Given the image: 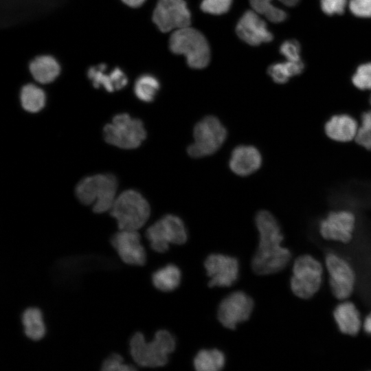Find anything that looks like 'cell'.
I'll use <instances>...</instances> for the list:
<instances>
[{"label": "cell", "mask_w": 371, "mask_h": 371, "mask_svg": "<svg viewBox=\"0 0 371 371\" xmlns=\"http://www.w3.org/2000/svg\"><path fill=\"white\" fill-rule=\"evenodd\" d=\"M255 223L259 243L251 261L253 271L260 276L282 271L289 263L291 253L282 246L284 236L278 221L271 212L261 210L256 214Z\"/></svg>", "instance_id": "cell-1"}, {"label": "cell", "mask_w": 371, "mask_h": 371, "mask_svg": "<svg viewBox=\"0 0 371 371\" xmlns=\"http://www.w3.org/2000/svg\"><path fill=\"white\" fill-rule=\"evenodd\" d=\"M175 346V337L164 329L157 331L150 341L147 342L144 335L139 332L135 333L129 341L132 359L137 366L144 368L165 366Z\"/></svg>", "instance_id": "cell-2"}, {"label": "cell", "mask_w": 371, "mask_h": 371, "mask_svg": "<svg viewBox=\"0 0 371 371\" xmlns=\"http://www.w3.org/2000/svg\"><path fill=\"white\" fill-rule=\"evenodd\" d=\"M117 181L112 174H99L82 179L76 186L79 201L91 205L95 213L109 211L116 199Z\"/></svg>", "instance_id": "cell-3"}, {"label": "cell", "mask_w": 371, "mask_h": 371, "mask_svg": "<svg viewBox=\"0 0 371 371\" xmlns=\"http://www.w3.org/2000/svg\"><path fill=\"white\" fill-rule=\"evenodd\" d=\"M109 212L120 230L137 231L147 222L150 210L148 201L139 192L128 190L116 197Z\"/></svg>", "instance_id": "cell-4"}, {"label": "cell", "mask_w": 371, "mask_h": 371, "mask_svg": "<svg viewBox=\"0 0 371 371\" xmlns=\"http://www.w3.org/2000/svg\"><path fill=\"white\" fill-rule=\"evenodd\" d=\"M170 49L182 54L188 66L193 69L205 67L210 58V51L204 35L190 26L175 30L169 40Z\"/></svg>", "instance_id": "cell-5"}, {"label": "cell", "mask_w": 371, "mask_h": 371, "mask_svg": "<svg viewBox=\"0 0 371 371\" xmlns=\"http://www.w3.org/2000/svg\"><path fill=\"white\" fill-rule=\"evenodd\" d=\"M322 276L323 267L319 260L311 255L300 256L293 265L292 292L301 299L311 298L320 289Z\"/></svg>", "instance_id": "cell-6"}, {"label": "cell", "mask_w": 371, "mask_h": 371, "mask_svg": "<svg viewBox=\"0 0 371 371\" xmlns=\"http://www.w3.org/2000/svg\"><path fill=\"white\" fill-rule=\"evenodd\" d=\"M104 140L109 144L124 149H133L141 145L146 137L143 122L127 113L117 114L103 129Z\"/></svg>", "instance_id": "cell-7"}, {"label": "cell", "mask_w": 371, "mask_h": 371, "mask_svg": "<svg viewBox=\"0 0 371 371\" xmlns=\"http://www.w3.org/2000/svg\"><path fill=\"white\" fill-rule=\"evenodd\" d=\"M194 142L187 149L193 158L206 157L216 152L225 141L227 130L220 120L207 115L201 120L194 128Z\"/></svg>", "instance_id": "cell-8"}, {"label": "cell", "mask_w": 371, "mask_h": 371, "mask_svg": "<svg viewBox=\"0 0 371 371\" xmlns=\"http://www.w3.org/2000/svg\"><path fill=\"white\" fill-rule=\"evenodd\" d=\"M146 236L153 250L164 253L169 249L170 244H184L188 239V232L179 216L167 214L147 229Z\"/></svg>", "instance_id": "cell-9"}, {"label": "cell", "mask_w": 371, "mask_h": 371, "mask_svg": "<svg viewBox=\"0 0 371 371\" xmlns=\"http://www.w3.org/2000/svg\"><path fill=\"white\" fill-rule=\"evenodd\" d=\"M325 264L333 295L341 300L349 297L355 284V273L351 265L344 258L332 252L326 256Z\"/></svg>", "instance_id": "cell-10"}, {"label": "cell", "mask_w": 371, "mask_h": 371, "mask_svg": "<svg viewBox=\"0 0 371 371\" xmlns=\"http://www.w3.org/2000/svg\"><path fill=\"white\" fill-rule=\"evenodd\" d=\"M153 21L162 32L190 26L191 16L184 0H159Z\"/></svg>", "instance_id": "cell-11"}, {"label": "cell", "mask_w": 371, "mask_h": 371, "mask_svg": "<svg viewBox=\"0 0 371 371\" xmlns=\"http://www.w3.org/2000/svg\"><path fill=\"white\" fill-rule=\"evenodd\" d=\"M253 308L254 301L251 297L243 291H234L221 302L217 317L224 327L233 330L237 324L249 318Z\"/></svg>", "instance_id": "cell-12"}, {"label": "cell", "mask_w": 371, "mask_h": 371, "mask_svg": "<svg viewBox=\"0 0 371 371\" xmlns=\"http://www.w3.org/2000/svg\"><path fill=\"white\" fill-rule=\"evenodd\" d=\"M355 223L356 218L352 212L334 211L320 221L319 232L324 239L348 243L352 240Z\"/></svg>", "instance_id": "cell-13"}, {"label": "cell", "mask_w": 371, "mask_h": 371, "mask_svg": "<svg viewBox=\"0 0 371 371\" xmlns=\"http://www.w3.org/2000/svg\"><path fill=\"white\" fill-rule=\"evenodd\" d=\"M204 266L210 278L208 282L210 287L230 286L238 278L239 264L234 257L212 254L207 257Z\"/></svg>", "instance_id": "cell-14"}, {"label": "cell", "mask_w": 371, "mask_h": 371, "mask_svg": "<svg viewBox=\"0 0 371 371\" xmlns=\"http://www.w3.org/2000/svg\"><path fill=\"white\" fill-rule=\"evenodd\" d=\"M111 243L125 264L139 266L145 264L146 254L137 230L119 229V232L112 236Z\"/></svg>", "instance_id": "cell-15"}, {"label": "cell", "mask_w": 371, "mask_h": 371, "mask_svg": "<svg viewBox=\"0 0 371 371\" xmlns=\"http://www.w3.org/2000/svg\"><path fill=\"white\" fill-rule=\"evenodd\" d=\"M236 32L241 40L253 46L273 39L266 23L254 10H247L243 14L237 23Z\"/></svg>", "instance_id": "cell-16"}, {"label": "cell", "mask_w": 371, "mask_h": 371, "mask_svg": "<svg viewBox=\"0 0 371 371\" xmlns=\"http://www.w3.org/2000/svg\"><path fill=\"white\" fill-rule=\"evenodd\" d=\"M262 156L253 146L240 145L232 152L229 165L231 170L239 176L249 175L259 169Z\"/></svg>", "instance_id": "cell-17"}, {"label": "cell", "mask_w": 371, "mask_h": 371, "mask_svg": "<svg viewBox=\"0 0 371 371\" xmlns=\"http://www.w3.org/2000/svg\"><path fill=\"white\" fill-rule=\"evenodd\" d=\"M359 124L351 115L341 113L331 116L325 123L326 136L335 142L346 143L354 140Z\"/></svg>", "instance_id": "cell-18"}, {"label": "cell", "mask_w": 371, "mask_h": 371, "mask_svg": "<svg viewBox=\"0 0 371 371\" xmlns=\"http://www.w3.org/2000/svg\"><path fill=\"white\" fill-rule=\"evenodd\" d=\"M106 65L100 64L88 70L87 76L95 88L103 87L107 91L113 92L124 87L128 82L124 73L119 68H115L106 73Z\"/></svg>", "instance_id": "cell-19"}, {"label": "cell", "mask_w": 371, "mask_h": 371, "mask_svg": "<svg viewBox=\"0 0 371 371\" xmlns=\"http://www.w3.org/2000/svg\"><path fill=\"white\" fill-rule=\"evenodd\" d=\"M333 317L341 333L354 336L359 332L361 315L352 302L344 301L339 304L333 311Z\"/></svg>", "instance_id": "cell-20"}, {"label": "cell", "mask_w": 371, "mask_h": 371, "mask_svg": "<svg viewBox=\"0 0 371 371\" xmlns=\"http://www.w3.org/2000/svg\"><path fill=\"white\" fill-rule=\"evenodd\" d=\"M30 71L37 82L47 84L56 78L60 74V68L52 56H41L30 63Z\"/></svg>", "instance_id": "cell-21"}, {"label": "cell", "mask_w": 371, "mask_h": 371, "mask_svg": "<svg viewBox=\"0 0 371 371\" xmlns=\"http://www.w3.org/2000/svg\"><path fill=\"white\" fill-rule=\"evenodd\" d=\"M25 335L33 341L41 339L45 335L46 329L41 311L36 307L25 309L21 317Z\"/></svg>", "instance_id": "cell-22"}, {"label": "cell", "mask_w": 371, "mask_h": 371, "mask_svg": "<svg viewBox=\"0 0 371 371\" xmlns=\"http://www.w3.org/2000/svg\"><path fill=\"white\" fill-rule=\"evenodd\" d=\"M181 273L179 267L168 264L156 271L152 276L155 287L164 292H169L177 289L180 284Z\"/></svg>", "instance_id": "cell-23"}, {"label": "cell", "mask_w": 371, "mask_h": 371, "mask_svg": "<svg viewBox=\"0 0 371 371\" xmlns=\"http://www.w3.org/2000/svg\"><path fill=\"white\" fill-rule=\"evenodd\" d=\"M225 363L223 352L216 348L199 350L193 361L198 371H218L224 367Z\"/></svg>", "instance_id": "cell-24"}, {"label": "cell", "mask_w": 371, "mask_h": 371, "mask_svg": "<svg viewBox=\"0 0 371 371\" xmlns=\"http://www.w3.org/2000/svg\"><path fill=\"white\" fill-rule=\"evenodd\" d=\"M273 0H249L253 10L273 23H280L286 19V13L272 4ZM287 6H294L300 0H278Z\"/></svg>", "instance_id": "cell-25"}, {"label": "cell", "mask_w": 371, "mask_h": 371, "mask_svg": "<svg viewBox=\"0 0 371 371\" xmlns=\"http://www.w3.org/2000/svg\"><path fill=\"white\" fill-rule=\"evenodd\" d=\"M304 68L300 60H286L282 63L272 64L268 68V74L273 80L278 84H284L293 76L300 74Z\"/></svg>", "instance_id": "cell-26"}, {"label": "cell", "mask_w": 371, "mask_h": 371, "mask_svg": "<svg viewBox=\"0 0 371 371\" xmlns=\"http://www.w3.org/2000/svg\"><path fill=\"white\" fill-rule=\"evenodd\" d=\"M20 100L25 111L36 113L44 107L46 97L42 89L33 84H27L21 89Z\"/></svg>", "instance_id": "cell-27"}, {"label": "cell", "mask_w": 371, "mask_h": 371, "mask_svg": "<svg viewBox=\"0 0 371 371\" xmlns=\"http://www.w3.org/2000/svg\"><path fill=\"white\" fill-rule=\"evenodd\" d=\"M159 87V82L155 76L144 74L137 79L134 86V92L140 100L150 102L155 99Z\"/></svg>", "instance_id": "cell-28"}, {"label": "cell", "mask_w": 371, "mask_h": 371, "mask_svg": "<svg viewBox=\"0 0 371 371\" xmlns=\"http://www.w3.org/2000/svg\"><path fill=\"white\" fill-rule=\"evenodd\" d=\"M354 140L358 145L371 150V110L361 115V123Z\"/></svg>", "instance_id": "cell-29"}, {"label": "cell", "mask_w": 371, "mask_h": 371, "mask_svg": "<svg viewBox=\"0 0 371 371\" xmlns=\"http://www.w3.org/2000/svg\"><path fill=\"white\" fill-rule=\"evenodd\" d=\"M352 82L360 90H371V63L359 66L352 76Z\"/></svg>", "instance_id": "cell-30"}, {"label": "cell", "mask_w": 371, "mask_h": 371, "mask_svg": "<svg viewBox=\"0 0 371 371\" xmlns=\"http://www.w3.org/2000/svg\"><path fill=\"white\" fill-rule=\"evenodd\" d=\"M136 368L124 362L122 357L117 353L110 355L106 358L101 366L104 371H131Z\"/></svg>", "instance_id": "cell-31"}, {"label": "cell", "mask_w": 371, "mask_h": 371, "mask_svg": "<svg viewBox=\"0 0 371 371\" xmlns=\"http://www.w3.org/2000/svg\"><path fill=\"white\" fill-rule=\"evenodd\" d=\"M232 3V0H203L201 9L205 13L220 15L229 10Z\"/></svg>", "instance_id": "cell-32"}, {"label": "cell", "mask_w": 371, "mask_h": 371, "mask_svg": "<svg viewBox=\"0 0 371 371\" xmlns=\"http://www.w3.org/2000/svg\"><path fill=\"white\" fill-rule=\"evenodd\" d=\"M300 45L297 41L287 40L280 45V52L286 60H300Z\"/></svg>", "instance_id": "cell-33"}, {"label": "cell", "mask_w": 371, "mask_h": 371, "mask_svg": "<svg viewBox=\"0 0 371 371\" xmlns=\"http://www.w3.org/2000/svg\"><path fill=\"white\" fill-rule=\"evenodd\" d=\"M349 9L356 16L361 18L371 17V0H350Z\"/></svg>", "instance_id": "cell-34"}, {"label": "cell", "mask_w": 371, "mask_h": 371, "mask_svg": "<svg viewBox=\"0 0 371 371\" xmlns=\"http://www.w3.org/2000/svg\"><path fill=\"white\" fill-rule=\"evenodd\" d=\"M320 5L328 15L341 14L344 12L346 0H320Z\"/></svg>", "instance_id": "cell-35"}, {"label": "cell", "mask_w": 371, "mask_h": 371, "mask_svg": "<svg viewBox=\"0 0 371 371\" xmlns=\"http://www.w3.org/2000/svg\"><path fill=\"white\" fill-rule=\"evenodd\" d=\"M363 327L365 333L371 335V313H370L365 318Z\"/></svg>", "instance_id": "cell-36"}, {"label": "cell", "mask_w": 371, "mask_h": 371, "mask_svg": "<svg viewBox=\"0 0 371 371\" xmlns=\"http://www.w3.org/2000/svg\"><path fill=\"white\" fill-rule=\"evenodd\" d=\"M125 4L132 8L141 6L146 0H122Z\"/></svg>", "instance_id": "cell-37"}, {"label": "cell", "mask_w": 371, "mask_h": 371, "mask_svg": "<svg viewBox=\"0 0 371 371\" xmlns=\"http://www.w3.org/2000/svg\"><path fill=\"white\" fill-rule=\"evenodd\" d=\"M370 103L371 104V95H370Z\"/></svg>", "instance_id": "cell-38"}]
</instances>
